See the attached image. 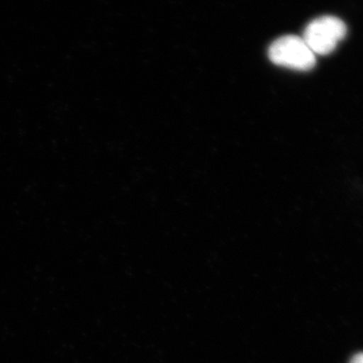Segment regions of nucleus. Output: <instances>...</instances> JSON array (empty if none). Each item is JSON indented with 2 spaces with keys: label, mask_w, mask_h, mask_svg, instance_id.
Wrapping results in <instances>:
<instances>
[{
  "label": "nucleus",
  "mask_w": 363,
  "mask_h": 363,
  "mask_svg": "<svg viewBox=\"0 0 363 363\" xmlns=\"http://www.w3.org/2000/svg\"><path fill=\"white\" fill-rule=\"evenodd\" d=\"M269 58L274 65L298 71H309L316 65V56L303 38L284 35L269 49Z\"/></svg>",
  "instance_id": "1"
},
{
  "label": "nucleus",
  "mask_w": 363,
  "mask_h": 363,
  "mask_svg": "<svg viewBox=\"0 0 363 363\" xmlns=\"http://www.w3.org/2000/svg\"><path fill=\"white\" fill-rule=\"evenodd\" d=\"M347 33L345 23L335 16H321L312 21L306 28L303 40L309 49L316 55L331 54L339 42Z\"/></svg>",
  "instance_id": "2"
},
{
  "label": "nucleus",
  "mask_w": 363,
  "mask_h": 363,
  "mask_svg": "<svg viewBox=\"0 0 363 363\" xmlns=\"http://www.w3.org/2000/svg\"><path fill=\"white\" fill-rule=\"evenodd\" d=\"M350 363H363V352L354 355L352 359H351Z\"/></svg>",
  "instance_id": "3"
}]
</instances>
